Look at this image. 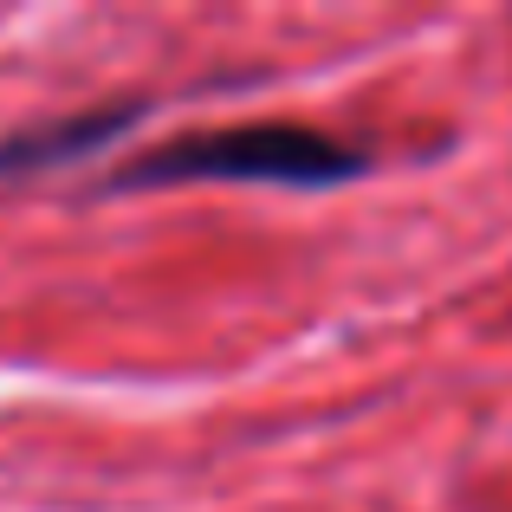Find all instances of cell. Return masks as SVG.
<instances>
[{
    "instance_id": "cell-1",
    "label": "cell",
    "mask_w": 512,
    "mask_h": 512,
    "mask_svg": "<svg viewBox=\"0 0 512 512\" xmlns=\"http://www.w3.org/2000/svg\"><path fill=\"white\" fill-rule=\"evenodd\" d=\"M363 169V156L350 143L325 137L305 124H240V130H201V137H175L163 150H143L137 163L111 175L117 188L143 182H350Z\"/></svg>"
},
{
    "instance_id": "cell-2",
    "label": "cell",
    "mask_w": 512,
    "mask_h": 512,
    "mask_svg": "<svg viewBox=\"0 0 512 512\" xmlns=\"http://www.w3.org/2000/svg\"><path fill=\"white\" fill-rule=\"evenodd\" d=\"M137 117V104H124V111H98V117H78V124H52V130H39V137H20V143H0V175L7 169H39V163H52V156H78V150H91V143H104V137H117V130Z\"/></svg>"
}]
</instances>
